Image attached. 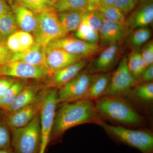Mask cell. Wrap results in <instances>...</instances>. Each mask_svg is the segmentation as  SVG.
<instances>
[{"label":"cell","instance_id":"6da1fadb","mask_svg":"<svg viewBox=\"0 0 153 153\" xmlns=\"http://www.w3.org/2000/svg\"><path fill=\"white\" fill-rule=\"evenodd\" d=\"M101 121L93 100L82 99L62 103L55 112L50 142L75 126L91 123L99 124Z\"/></svg>","mask_w":153,"mask_h":153},{"label":"cell","instance_id":"7a4b0ae2","mask_svg":"<svg viewBox=\"0 0 153 153\" xmlns=\"http://www.w3.org/2000/svg\"><path fill=\"white\" fill-rule=\"evenodd\" d=\"M95 104L100 116L123 124L137 125L142 122L140 115L120 97L103 96L96 99Z\"/></svg>","mask_w":153,"mask_h":153},{"label":"cell","instance_id":"3957f363","mask_svg":"<svg viewBox=\"0 0 153 153\" xmlns=\"http://www.w3.org/2000/svg\"><path fill=\"white\" fill-rule=\"evenodd\" d=\"M99 125L117 141L135 148L142 153H153V135L152 132L111 125L102 120Z\"/></svg>","mask_w":153,"mask_h":153},{"label":"cell","instance_id":"277c9868","mask_svg":"<svg viewBox=\"0 0 153 153\" xmlns=\"http://www.w3.org/2000/svg\"><path fill=\"white\" fill-rule=\"evenodd\" d=\"M11 131V148L14 153H39L41 143L39 114L27 125Z\"/></svg>","mask_w":153,"mask_h":153},{"label":"cell","instance_id":"5b68a950","mask_svg":"<svg viewBox=\"0 0 153 153\" xmlns=\"http://www.w3.org/2000/svg\"><path fill=\"white\" fill-rule=\"evenodd\" d=\"M36 17L37 27L32 35L37 44L46 47L51 41L68 36L55 10L36 14Z\"/></svg>","mask_w":153,"mask_h":153},{"label":"cell","instance_id":"8992f818","mask_svg":"<svg viewBox=\"0 0 153 153\" xmlns=\"http://www.w3.org/2000/svg\"><path fill=\"white\" fill-rule=\"evenodd\" d=\"M58 103L57 89H47L39 114L41 143L39 153H45L50 143L55 112Z\"/></svg>","mask_w":153,"mask_h":153},{"label":"cell","instance_id":"52a82bcc","mask_svg":"<svg viewBox=\"0 0 153 153\" xmlns=\"http://www.w3.org/2000/svg\"><path fill=\"white\" fill-rule=\"evenodd\" d=\"M93 74L80 71L57 91L59 103L72 102L84 99Z\"/></svg>","mask_w":153,"mask_h":153},{"label":"cell","instance_id":"ba28073f","mask_svg":"<svg viewBox=\"0 0 153 153\" xmlns=\"http://www.w3.org/2000/svg\"><path fill=\"white\" fill-rule=\"evenodd\" d=\"M137 82L129 70L127 57L125 55L113 74L111 75L109 86L104 96L120 97L130 92Z\"/></svg>","mask_w":153,"mask_h":153},{"label":"cell","instance_id":"9c48e42d","mask_svg":"<svg viewBox=\"0 0 153 153\" xmlns=\"http://www.w3.org/2000/svg\"><path fill=\"white\" fill-rule=\"evenodd\" d=\"M50 72L47 68L20 61H11L0 66V76L21 79H42Z\"/></svg>","mask_w":153,"mask_h":153},{"label":"cell","instance_id":"30bf717a","mask_svg":"<svg viewBox=\"0 0 153 153\" xmlns=\"http://www.w3.org/2000/svg\"><path fill=\"white\" fill-rule=\"evenodd\" d=\"M47 47L63 49L72 55L86 58L96 55L101 49L98 44L88 43L67 36L51 41Z\"/></svg>","mask_w":153,"mask_h":153},{"label":"cell","instance_id":"8fae6325","mask_svg":"<svg viewBox=\"0 0 153 153\" xmlns=\"http://www.w3.org/2000/svg\"><path fill=\"white\" fill-rule=\"evenodd\" d=\"M47 89L42 90L35 101L10 113L6 117L7 126L11 129L23 127L39 114Z\"/></svg>","mask_w":153,"mask_h":153},{"label":"cell","instance_id":"7c38bea8","mask_svg":"<svg viewBox=\"0 0 153 153\" xmlns=\"http://www.w3.org/2000/svg\"><path fill=\"white\" fill-rule=\"evenodd\" d=\"M120 51L119 44L107 47L99 55L91 60L86 71L91 74L107 73L112 70L116 63Z\"/></svg>","mask_w":153,"mask_h":153},{"label":"cell","instance_id":"4fadbf2b","mask_svg":"<svg viewBox=\"0 0 153 153\" xmlns=\"http://www.w3.org/2000/svg\"><path fill=\"white\" fill-rule=\"evenodd\" d=\"M83 57L72 55L63 49L46 47L45 61L49 72L62 69L84 59Z\"/></svg>","mask_w":153,"mask_h":153},{"label":"cell","instance_id":"5bb4252c","mask_svg":"<svg viewBox=\"0 0 153 153\" xmlns=\"http://www.w3.org/2000/svg\"><path fill=\"white\" fill-rule=\"evenodd\" d=\"M128 30L127 28L110 22L103 16L102 25L99 32L100 46L108 47L119 44L126 38Z\"/></svg>","mask_w":153,"mask_h":153},{"label":"cell","instance_id":"9a60e30c","mask_svg":"<svg viewBox=\"0 0 153 153\" xmlns=\"http://www.w3.org/2000/svg\"><path fill=\"white\" fill-rule=\"evenodd\" d=\"M88 62V58H84L70 66L51 72L47 77V87L59 89L79 74Z\"/></svg>","mask_w":153,"mask_h":153},{"label":"cell","instance_id":"2e32d148","mask_svg":"<svg viewBox=\"0 0 153 153\" xmlns=\"http://www.w3.org/2000/svg\"><path fill=\"white\" fill-rule=\"evenodd\" d=\"M153 21V0H146L132 11L126 23L128 30H134L147 27Z\"/></svg>","mask_w":153,"mask_h":153},{"label":"cell","instance_id":"e0dca14e","mask_svg":"<svg viewBox=\"0 0 153 153\" xmlns=\"http://www.w3.org/2000/svg\"><path fill=\"white\" fill-rule=\"evenodd\" d=\"M10 6L18 27L22 31L33 34L37 27L36 14L20 3L13 2Z\"/></svg>","mask_w":153,"mask_h":153},{"label":"cell","instance_id":"ac0fdd59","mask_svg":"<svg viewBox=\"0 0 153 153\" xmlns=\"http://www.w3.org/2000/svg\"><path fill=\"white\" fill-rule=\"evenodd\" d=\"M45 49L46 47L35 42L34 45L28 49L13 53L11 61H22L34 66L47 68L45 61Z\"/></svg>","mask_w":153,"mask_h":153},{"label":"cell","instance_id":"d6986e66","mask_svg":"<svg viewBox=\"0 0 153 153\" xmlns=\"http://www.w3.org/2000/svg\"><path fill=\"white\" fill-rule=\"evenodd\" d=\"M111 75L108 73L93 74L84 99L93 100L104 96L109 86Z\"/></svg>","mask_w":153,"mask_h":153},{"label":"cell","instance_id":"ffe728a7","mask_svg":"<svg viewBox=\"0 0 153 153\" xmlns=\"http://www.w3.org/2000/svg\"><path fill=\"white\" fill-rule=\"evenodd\" d=\"M41 91L38 86L26 85L6 111L10 113L31 104L37 99Z\"/></svg>","mask_w":153,"mask_h":153},{"label":"cell","instance_id":"44dd1931","mask_svg":"<svg viewBox=\"0 0 153 153\" xmlns=\"http://www.w3.org/2000/svg\"><path fill=\"white\" fill-rule=\"evenodd\" d=\"M87 11L72 10L57 13L58 19L64 30L67 33L75 31L83 20Z\"/></svg>","mask_w":153,"mask_h":153},{"label":"cell","instance_id":"7402d4cb","mask_svg":"<svg viewBox=\"0 0 153 153\" xmlns=\"http://www.w3.org/2000/svg\"><path fill=\"white\" fill-rule=\"evenodd\" d=\"M127 64L130 71L136 81H140L146 66L141 52L136 50L131 52L127 57Z\"/></svg>","mask_w":153,"mask_h":153},{"label":"cell","instance_id":"603a6c76","mask_svg":"<svg viewBox=\"0 0 153 153\" xmlns=\"http://www.w3.org/2000/svg\"><path fill=\"white\" fill-rule=\"evenodd\" d=\"M18 25L11 10L0 16V35L7 40L18 31Z\"/></svg>","mask_w":153,"mask_h":153},{"label":"cell","instance_id":"cb8c5ba5","mask_svg":"<svg viewBox=\"0 0 153 153\" xmlns=\"http://www.w3.org/2000/svg\"><path fill=\"white\" fill-rule=\"evenodd\" d=\"M74 32V37L82 41L94 44H98L99 42V33L89 27L83 20Z\"/></svg>","mask_w":153,"mask_h":153},{"label":"cell","instance_id":"d4e9b609","mask_svg":"<svg viewBox=\"0 0 153 153\" xmlns=\"http://www.w3.org/2000/svg\"><path fill=\"white\" fill-rule=\"evenodd\" d=\"M26 86L25 81L17 80L2 97L1 108L6 111Z\"/></svg>","mask_w":153,"mask_h":153},{"label":"cell","instance_id":"484cf974","mask_svg":"<svg viewBox=\"0 0 153 153\" xmlns=\"http://www.w3.org/2000/svg\"><path fill=\"white\" fill-rule=\"evenodd\" d=\"M97 11L107 20L124 27H127L125 16L114 6L100 7Z\"/></svg>","mask_w":153,"mask_h":153},{"label":"cell","instance_id":"4316f807","mask_svg":"<svg viewBox=\"0 0 153 153\" xmlns=\"http://www.w3.org/2000/svg\"><path fill=\"white\" fill-rule=\"evenodd\" d=\"M54 8L57 13L67 11H87V0H61Z\"/></svg>","mask_w":153,"mask_h":153},{"label":"cell","instance_id":"83f0119b","mask_svg":"<svg viewBox=\"0 0 153 153\" xmlns=\"http://www.w3.org/2000/svg\"><path fill=\"white\" fill-rule=\"evenodd\" d=\"M129 39L130 44L134 48H139L147 43L151 38L152 33L148 27L134 30Z\"/></svg>","mask_w":153,"mask_h":153},{"label":"cell","instance_id":"f1b7e54d","mask_svg":"<svg viewBox=\"0 0 153 153\" xmlns=\"http://www.w3.org/2000/svg\"><path fill=\"white\" fill-rule=\"evenodd\" d=\"M20 4L36 15L54 10L47 0H22Z\"/></svg>","mask_w":153,"mask_h":153},{"label":"cell","instance_id":"f546056e","mask_svg":"<svg viewBox=\"0 0 153 153\" xmlns=\"http://www.w3.org/2000/svg\"><path fill=\"white\" fill-rule=\"evenodd\" d=\"M134 96L144 101L150 102L153 100V83L144 82L137 86L133 91Z\"/></svg>","mask_w":153,"mask_h":153},{"label":"cell","instance_id":"4dcf8cb0","mask_svg":"<svg viewBox=\"0 0 153 153\" xmlns=\"http://www.w3.org/2000/svg\"><path fill=\"white\" fill-rule=\"evenodd\" d=\"M103 16L98 11H87L83 16V20L93 30L99 32L102 23Z\"/></svg>","mask_w":153,"mask_h":153},{"label":"cell","instance_id":"1f68e13d","mask_svg":"<svg viewBox=\"0 0 153 153\" xmlns=\"http://www.w3.org/2000/svg\"><path fill=\"white\" fill-rule=\"evenodd\" d=\"M139 2V0H114L113 6L126 16L137 7Z\"/></svg>","mask_w":153,"mask_h":153},{"label":"cell","instance_id":"d6a6232c","mask_svg":"<svg viewBox=\"0 0 153 153\" xmlns=\"http://www.w3.org/2000/svg\"><path fill=\"white\" fill-rule=\"evenodd\" d=\"M15 34L19 39L23 51L31 47L35 43L34 37L31 33L22 30H18Z\"/></svg>","mask_w":153,"mask_h":153},{"label":"cell","instance_id":"836d02e7","mask_svg":"<svg viewBox=\"0 0 153 153\" xmlns=\"http://www.w3.org/2000/svg\"><path fill=\"white\" fill-rule=\"evenodd\" d=\"M8 127L0 124V149L11 147V135Z\"/></svg>","mask_w":153,"mask_h":153},{"label":"cell","instance_id":"e575fe53","mask_svg":"<svg viewBox=\"0 0 153 153\" xmlns=\"http://www.w3.org/2000/svg\"><path fill=\"white\" fill-rule=\"evenodd\" d=\"M141 53L146 68L153 64V41H150L146 43L143 47Z\"/></svg>","mask_w":153,"mask_h":153},{"label":"cell","instance_id":"d590c367","mask_svg":"<svg viewBox=\"0 0 153 153\" xmlns=\"http://www.w3.org/2000/svg\"><path fill=\"white\" fill-rule=\"evenodd\" d=\"M6 44L13 53L23 51V49L15 33L8 37L6 40Z\"/></svg>","mask_w":153,"mask_h":153},{"label":"cell","instance_id":"8d00e7d4","mask_svg":"<svg viewBox=\"0 0 153 153\" xmlns=\"http://www.w3.org/2000/svg\"><path fill=\"white\" fill-rule=\"evenodd\" d=\"M13 54L7 47L6 43L0 42V66L11 61Z\"/></svg>","mask_w":153,"mask_h":153},{"label":"cell","instance_id":"74e56055","mask_svg":"<svg viewBox=\"0 0 153 153\" xmlns=\"http://www.w3.org/2000/svg\"><path fill=\"white\" fill-rule=\"evenodd\" d=\"M17 80L15 78L7 76L0 78V96L2 97Z\"/></svg>","mask_w":153,"mask_h":153},{"label":"cell","instance_id":"f35d334b","mask_svg":"<svg viewBox=\"0 0 153 153\" xmlns=\"http://www.w3.org/2000/svg\"><path fill=\"white\" fill-rule=\"evenodd\" d=\"M145 82H152L153 79V64L145 68L141 79Z\"/></svg>","mask_w":153,"mask_h":153},{"label":"cell","instance_id":"ab89813d","mask_svg":"<svg viewBox=\"0 0 153 153\" xmlns=\"http://www.w3.org/2000/svg\"><path fill=\"white\" fill-rule=\"evenodd\" d=\"M102 0H87V11H97Z\"/></svg>","mask_w":153,"mask_h":153},{"label":"cell","instance_id":"60d3db41","mask_svg":"<svg viewBox=\"0 0 153 153\" xmlns=\"http://www.w3.org/2000/svg\"><path fill=\"white\" fill-rule=\"evenodd\" d=\"M10 7L4 0H0V16L11 10Z\"/></svg>","mask_w":153,"mask_h":153},{"label":"cell","instance_id":"b9f144b4","mask_svg":"<svg viewBox=\"0 0 153 153\" xmlns=\"http://www.w3.org/2000/svg\"><path fill=\"white\" fill-rule=\"evenodd\" d=\"M114 0H102L101 6L102 7H108L113 6Z\"/></svg>","mask_w":153,"mask_h":153},{"label":"cell","instance_id":"7bdbcfd3","mask_svg":"<svg viewBox=\"0 0 153 153\" xmlns=\"http://www.w3.org/2000/svg\"><path fill=\"white\" fill-rule=\"evenodd\" d=\"M0 153H14L12 148H6V149H0Z\"/></svg>","mask_w":153,"mask_h":153},{"label":"cell","instance_id":"ee69618b","mask_svg":"<svg viewBox=\"0 0 153 153\" xmlns=\"http://www.w3.org/2000/svg\"><path fill=\"white\" fill-rule=\"evenodd\" d=\"M61 0H47V1L51 5L54 7V6L59 2V1Z\"/></svg>","mask_w":153,"mask_h":153},{"label":"cell","instance_id":"f6af8a7d","mask_svg":"<svg viewBox=\"0 0 153 153\" xmlns=\"http://www.w3.org/2000/svg\"><path fill=\"white\" fill-rule=\"evenodd\" d=\"M6 40H7L6 39L3 38L2 36L0 35V42H4V43H6Z\"/></svg>","mask_w":153,"mask_h":153},{"label":"cell","instance_id":"bcb514c9","mask_svg":"<svg viewBox=\"0 0 153 153\" xmlns=\"http://www.w3.org/2000/svg\"><path fill=\"white\" fill-rule=\"evenodd\" d=\"M4 1H5L7 3H8L10 5L13 2V0H4Z\"/></svg>","mask_w":153,"mask_h":153},{"label":"cell","instance_id":"7dc6e473","mask_svg":"<svg viewBox=\"0 0 153 153\" xmlns=\"http://www.w3.org/2000/svg\"><path fill=\"white\" fill-rule=\"evenodd\" d=\"M2 102V97L0 96V107L1 106Z\"/></svg>","mask_w":153,"mask_h":153},{"label":"cell","instance_id":"c3c4849f","mask_svg":"<svg viewBox=\"0 0 153 153\" xmlns=\"http://www.w3.org/2000/svg\"><path fill=\"white\" fill-rule=\"evenodd\" d=\"M21 1H22V0H13V2L20 3H21Z\"/></svg>","mask_w":153,"mask_h":153},{"label":"cell","instance_id":"681fc988","mask_svg":"<svg viewBox=\"0 0 153 153\" xmlns=\"http://www.w3.org/2000/svg\"><path fill=\"white\" fill-rule=\"evenodd\" d=\"M139 1L141 3L142 2L144 1H146V0H139Z\"/></svg>","mask_w":153,"mask_h":153}]
</instances>
